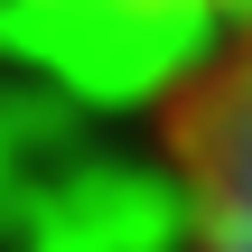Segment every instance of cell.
I'll use <instances>...</instances> for the list:
<instances>
[{
    "label": "cell",
    "instance_id": "obj_1",
    "mask_svg": "<svg viewBox=\"0 0 252 252\" xmlns=\"http://www.w3.org/2000/svg\"><path fill=\"white\" fill-rule=\"evenodd\" d=\"M178 252H252V9L168 103Z\"/></svg>",
    "mask_w": 252,
    "mask_h": 252
},
{
    "label": "cell",
    "instance_id": "obj_2",
    "mask_svg": "<svg viewBox=\"0 0 252 252\" xmlns=\"http://www.w3.org/2000/svg\"><path fill=\"white\" fill-rule=\"evenodd\" d=\"M215 9H252V0H215Z\"/></svg>",
    "mask_w": 252,
    "mask_h": 252
}]
</instances>
